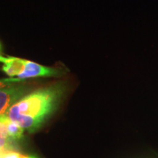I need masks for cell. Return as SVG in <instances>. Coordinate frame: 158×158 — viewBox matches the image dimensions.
I'll use <instances>...</instances> for the list:
<instances>
[{
	"mask_svg": "<svg viewBox=\"0 0 158 158\" xmlns=\"http://www.w3.org/2000/svg\"><path fill=\"white\" fill-rule=\"evenodd\" d=\"M1 48H2V45L0 44V53H1Z\"/></svg>",
	"mask_w": 158,
	"mask_h": 158,
	"instance_id": "9c48e42d",
	"label": "cell"
},
{
	"mask_svg": "<svg viewBox=\"0 0 158 158\" xmlns=\"http://www.w3.org/2000/svg\"><path fill=\"white\" fill-rule=\"evenodd\" d=\"M68 87L67 83L58 81L34 89L12 106L6 114L24 131L33 133L56 109Z\"/></svg>",
	"mask_w": 158,
	"mask_h": 158,
	"instance_id": "6da1fadb",
	"label": "cell"
},
{
	"mask_svg": "<svg viewBox=\"0 0 158 158\" xmlns=\"http://www.w3.org/2000/svg\"><path fill=\"white\" fill-rule=\"evenodd\" d=\"M26 80L19 78H2L0 79V89H2L8 87V86H13V85L19 84V83L25 81Z\"/></svg>",
	"mask_w": 158,
	"mask_h": 158,
	"instance_id": "8992f818",
	"label": "cell"
},
{
	"mask_svg": "<svg viewBox=\"0 0 158 158\" xmlns=\"http://www.w3.org/2000/svg\"><path fill=\"white\" fill-rule=\"evenodd\" d=\"M0 158H2V152H0Z\"/></svg>",
	"mask_w": 158,
	"mask_h": 158,
	"instance_id": "30bf717a",
	"label": "cell"
},
{
	"mask_svg": "<svg viewBox=\"0 0 158 158\" xmlns=\"http://www.w3.org/2000/svg\"><path fill=\"white\" fill-rule=\"evenodd\" d=\"M31 90L32 85L27 81L0 89V116L7 114L12 106Z\"/></svg>",
	"mask_w": 158,
	"mask_h": 158,
	"instance_id": "7a4b0ae2",
	"label": "cell"
},
{
	"mask_svg": "<svg viewBox=\"0 0 158 158\" xmlns=\"http://www.w3.org/2000/svg\"><path fill=\"white\" fill-rule=\"evenodd\" d=\"M8 121L9 118L7 114L0 116V152L13 149L12 143L14 141L9 135L7 127Z\"/></svg>",
	"mask_w": 158,
	"mask_h": 158,
	"instance_id": "277c9868",
	"label": "cell"
},
{
	"mask_svg": "<svg viewBox=\"0 0 158 158\" xmlns=\"http://www.w3.org/2000/svg\"><path fill=\"white\" fill-rule=\"evenodd\" d=\"M64 72L61 69L44 66L35 62L26 60L24 69L18 78L27 80L29 78H41V77L47 78V77L60 76Z\"/></svg>",
	"mask_w": 158,
	"mask_h": 158,
	"instance_id": "3957f363",
	"label": "cell"
},
{
	"mask_svg": "<svg viewBox=\"0 0 158 158\" xmlns=\"http://www.w3.org/2000/svg\"><path fill=\"white\" fill-rule=\"evenodd\" d=\"M1 152L2 158H26L27 157V155H23L13 149L7 150V151Z\"/></svg>",
	"mask_w": 158,
	"mask_h": 158,
	"instance_id": "52a82bcc",
	"label": "cell"
},
{
	"mask_svg": "<svg viewBox=\"0 0 158 158\" xmlns=\"http://www.w3.org/2000/svg\"><path fill=\"white\" fill-rule=\"evenodd\" d=\"M26 158H38L37 157H35V156H29V155H27V157Z\"/></svg>",
	"mask_w": 158,
	"mask_h": 158,
	"instance_id": "ba28073f",
	"label": "cell"
},
{
	"mask_svg": "<svg viewBox=\"0 0 158 158\" xmlns=\"http://www.w3.org/2000/svg\"><path fill=\"white\" fill-rule=\"evenodd\" d=\"M7 127H8L9 135L13 141H19L23 137L24 130L18 124L10 121V118L8 124H7Z\"/></svg>",
	"mask_w": 158,
	"mask_h": 158,
	"instance_id": "5b68a950",
	"label": "cell"
}]
</instances>
